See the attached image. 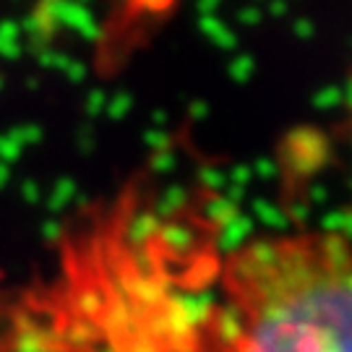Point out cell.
<instances>
[{
    "instance_id": "6da1fadb",
    "label": "cell",
    "mask_w": 352,
    "mask_h": 352,
    "mask_svg": "<svg viewBox=\"0 0 352 352\" xmlns=\"http://www.w3.org/2000/svg\"><path fill=\"white\" fill-rule=\"evenodd\" d=\"M230 285L245 327L235 352H352V243L342 232L248 240Z\"/></svg>"
}]
</instances>
